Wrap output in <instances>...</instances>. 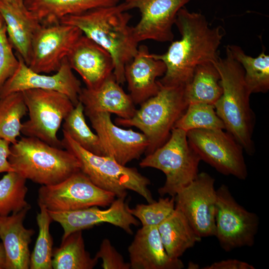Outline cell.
Masks as SVG:
<instances>
[{
	"label": "cell",
	"mask_w": 269,
	"mask_h": 269,
	"mask_svg": "<svg viewBox=\"0 0 269 269\" xmlns=\"http://www.w3.org/2000/svg\"><path fill=\"white\" fill-rule=\"evenodd\" d=\"M66 58L87 88L97 87L113 73L114 61L110 54L84 34L73 45Z\"/></svg>",
	"instance_id": "ac0fdd59"
},
{
	"label": "cell",
	"mask_w": 269,
	"mask_h": 269,
	"mask_svg": "<svg viewBox=\"0 0 269 269\" xmlns=\"http://www.w3.org/2000/svg\"><path fill=\"white\" fill-rule=\"evenodd\" d=\"M62 131L66 133L79 145L88 151L104 156L99 138L88 126L84 113V107L79 101L65 118Z\"/></svg>",
	"instance_id": "f546056e"
},
{
	"label": "cell",
	"mask_w": 269,
	"mask_h": 269,
	"mask_svg": "<svg viewBox=\"0 0 269 269\" xmlns=\"http://www.w3.org/2000/svg\"><path fill=\"white\" fill-rule=\"evenodd\" d=\"M95 258L102 261L103 269H130V263L125 261L123 256L118 252L108 239H104Z\"/></svg>",
	"instance_id": "d590c367"
},
{
	"label": "cell",
	"mask_w": 269,
	"mask_h": 269,
	"mask_svg": "<svg viewBox=\"0 0 269 269\" xmlns=\"http://www.w3.org/2000/svg\"><path fill=\"white\" fill-rule=\"evenodd\" d=\"M79 101L84 106L85 114L106 112L126 119L132 117L136 110L131 97L116 81L113 73L96 88H82Z\"/></svg>",
	"instance_id": "7402d4cb"
},
{
	"label": "cell",
	"mask_w": 269,
	"mask_h": 269,
	"mask_svg": "<svg viewBox=\"0 0 269 269\" xmlns=\"http://www.w3.org/2000/svg\"><path fill=\"white\" fill-rule=\"evenodd\" d=\"M222 93L220 75L212 62L197 66L191 81L185 88L188 104L199 103L214 105Z\"/></svg>",
	"instance_id": "484cf974"
},
{
	"label": "cell",
	"mask_w": 269,
	"mask_h": 269,
	"mask_svg": "<svg viewBox=\"0 0 269 269\" xmlns=\"http://www.w3.org/2000/svg\"><path fill=\"white\" fill-rule=\"evenodd\" d=\"M159 84L157 93L141 104L132 117L126 119L119 117L115 121L118 126L134 127L141 131L149 143L145 155L152 153L167 140L175 123L188 105L185 86Z\"/></svg>",
	"instance_id": "5b68a950"
},
{
	"label": "cell",
	"mask_w": 269,
	"mask_h": 269,
	"mask_svg": "<svg viewBox=\"0 0 269 269\" xmlns=\"http://www.w3.org/2000/svg\"><path fill=\"white\" fill-rule=\"evenodd\" d=\"M5 254L2 243H0V269H5Z\"/></svg>",
	"instance_id": "f35d334b"
},
{
	"label": "cell",
	"mask_w": 269,
	"mask_h": 269,
	"mask_svg": "<svg viewBox=\"0 0 269 269\" xmlns=\"http://www.w3.org/2000/svg\"><path fill=\"white\" fill-rule=\"evenodd\" d=\"M31 207L7 216H0V238L5 254L4 269H29V245L35 233L23 222Z\"/></svg>",
	"instance_id": "44dd1931"
},
{
	"label": "cell",
	"mask_w": 269,
	"mask_h": 269,
	"mask_svg": "<svg viewBox=\"0 0 269 269\" xmlns=\"http://www.w3.org/2000/svg\"><path fill=\"white\" fill-rule=\"evenodd\" d=\"M16 55L19 60L18 66L0 88V98L29 89H42L63 93L69 98L74 106L78 103L81 84L74 74L66 58L59 70L50 75L33 71L19 55L16 53Z\"/></svg>",
	"instance_id": "9a60e30c"
},
{
	"label": "cell",
	"mask_w": 269,
	"mask_h": 269,
	"mask_svg": "<svg viewBox=\"0 0 269 269\" xmlns=\"http://www.w3.org/2000/svg\"><path fill=\"white\" fill-rule=\"evenodd\" d=\"M26 180L16 172L10 171L0 179V216H7L31 207L26 200Z\"/></svg>",
	"instance_id": "4dcf8cb0"
},
{
	"label": "cell",
	"mask_w": 269,
	"mask_h": 269,
	"mask_svg": "<svg viewBox=\"0 0 269 269\" xmlns=\"http://www.w3.org/2000/svg\"><path fill=\"white\" fill-rule=\"evenodd\" d=\"M131 269H181L179 259L167 254L156 226H142L128 247Z\"/></svg>",
	"instance_id": "ffe728a7"
},
{
	"label": "cell",
	"mask_w": 269,
	"mask_h": 269,
	"mask_svg": "<svg viewBox=\"0 0 269 269\" xmlns=\"http://www.w3.org/2000/svg\"><path fill=\"white\" fill-rule=\"evenodd\" d=\"M175 208L174 197H161L147 204H138L130 208V213L138 220L142 226H156L166 219Z\"/></svg>",
	"instance_id": "836d02e7"
},
{
	"label": "cell",
	"mask_w": 269,
	"mask_h": 269,
	"mask_svg": "<svg viewBox=\"0 0 269 269\" xmlns=\"http://www.w3.org/2000/svg\"><path fill=\"white\" fill-rule=\"evenodd\" d=\"M0 14L4 21L13 48L27 65L33 37L41 24L24 3L15 4L0 0Z\"/></svg>",
	"instance_id": "603a6c76"
},
{
	"label": "cell",
	"mask_w": 269,
	"mask_h": 269,
	"mask_svg": "<svg viewBox=\"0 0 269 269\" xmlns=\"http://www.w3.org/2000/svg\"><path fill=\"white\" fill-rule=\"evenodd\" d=\"M63 148L71 152L80 164V171L99 188L113 193L116 197H126L132 190L148 203L154 201L148 188L150 181L135 167L123 165L107 156L98 155L85 149L63 131Z\"/></svg>",
	"instance_id": "8992f818"
},
{
	"label": "cell",
	"mask_w": 269,
	"mask_h": 269,
	"mask_svg": "<svg viewBox=\"0 0 269 269\" xmlns=\"http://www.w3.org/2000/svg\"><path fill=\"white\" fill-rule=\"evenodd\" d=\"M165 71L164 62L154 58L146 45L138 46L136 53L124 69L129 95L135 105H140L157 93L160 86L157 78Z\"/></svg>",
	"instance_id": "d6986e66"
},
{
	"label": "cell",
	"mask_w": 269,
	"mask_h": 269,
	"mask_svg": "<svg viewBox=\"0 0 269 269\" xmlns=\"http://www.w3.org/2000/svg\"><path fill=\"white\" fill-rule=\"evenodd\" d=\"M10 143L0 138V173L13 171L8 158L10 154Z\"/></svg>",
	"instance_id": "74e56055"
},
{
	"label": "cell",
	"mask_w": 269,
	"mask_h": 269,
	"mask_svg": "<svg viewBox=\"0 0 269 269\" xmlns=\"http://www.w3.org/2000/svg\"><path fill=\"white\" fill-rule=\"evenodd\" d=\"M27 114L22 92L0 98V138L15 143L21 134V119Z\"/></svg>",
	"instance_id": "f1b7e54d"
},
{
	"label": "cell",
	"mask_w": 269,
	"mask_h": 269,
	"mask_svg": "<svg viewBox=\"0 0 269 269\" xmlns=\"http://www.w3.org/2000/svg\"><path fill=\"white\" fill-rule=\"evenodd\" d=\"M92 128L98 135L104 156L110 157L126 165L138 159L145 153L148 145L146 136L132 129H124L112 121L111 114L106 112L88 113Z\"/></svg>",
	"instance_id": "2e32d148"
},
{
	"label": "cell",
	"mask_w": 269,
	"mask_h": 269,
	"mask_svg": "<svg viewBox=\"0 0 269 269\" xmlns=\"http://www.w3.org/2000/svg\"><path fill=\"white\" fill-rule=\"evenodd\" d=\"M8 2L15 3V4H22L24 3V0H3Z\"/></svg>",
	"instance_id": "ab89813d"
},
{
	"label": "cell",
	"mask_w": 269,
	"mask_h": 269,
	"mask_svg": "<svg viewBox=\"0 0 269 269\" xmlns=\"http://www.w3.org/2000/svg\"><path fill=\"white\" fill-rule=\"evenodd\" d=\"M83 34L78 27L67 24L41 25L33 37L27 65L37 73L57 72Z\"/></svg>",
	"instance_id": "7c38bea8"
},
{
	"label": "cell",
	"mask_w": 269,
	"mask_h": 269,
	"mask_svg": "<svg viewBox=\"0 0 269 269\" xmlns=\"http://www.w3.org/2000/svg\"><path fill=\"white\" fill-rule=\"evenodd\" d=\"M22 92L28 119L22 123L21 134L63 148L57 135L75 106L71 100L64 94L53 90L29 89Z\"/></svg>",
	"instance_id": "ba28073f"
},
{
	"label": "cell",
	"mask_w": 269,
	"mask_h": 269,
	"mask_svg": "<svg viewBox=\"0 0 269 269\" xmlns=\"http://www.w3.org/2000/svg\"><path fill=\"white\" fill-rule=\"evenodd\" d=\"M215 179L206 172L197 177L174 196L175 207L186 217L201 238L215 236L217 193Z\"/></svg>",
	"instance_id": "4fadbf2b"
},
{
	"label": "cell",
	"mask_w": 269,
	"mask_h": 269,
	"mask_svg": "<svg viewBox=\"0 0 269 269\" xmlns=\"http://www.w3.org/2000/svg\"><path fill=\"white\" fill-rule=\"evenodd\" d=\"M98 262L86 250L82 231L73 232L62 239L60 246L53 250L54 269H92Z\"/></svg>",
	"instance_id": "4316f807"
},
{
	"label": "cell",
	"mask_w": 269,
	"mask_h": 269,
	"mask_svg": "<svg viewBox=\"0 0 269 269\" xmlns=\"http://www.w3.org/2000/svg\"><path fill=\"white\" fill-rule=\"evenodd\" d=\"M8 39L4 21L0 14V89L14 74L19 60Z\"/></svg>",
	"instance_id": "e575fe53"
},
{
	"label": "cell",
	"mask_w": 269,
	"mask_h": 269,
	"mask_svg": "<svg viewBox=\"0 0 269 269\" xmlns=\"http://www.w3.org/2000/svg\"><path fill=\"white\" fill-rule=\"evenodd\" d=\"M125 2L98 7L63 17L59 23L75 26L111 55L113 75L119 84L125 82L124 69L137 52L138 43L129 25L131 15Z\"/></svg>",
	"instance_id": "7a4b0ae2"
},
{
	"label": "cell",
	"mask_w": 269,
	"mask_h": 269,
	"mask_svg": "<svg viewBox=\"0 0 269 269\" xmlns=\"http://www.w3.org/2000/svg\"><path fill=\"white\" fill-rule=\"evenodd\" d=\"M201 161L190 146L186 132L173 128L167 140L146 154L139 165L141 168H154L164 173L165 181L158 193L162 197H174L197 177Z\"/></svg>",
	"instance_id": "52a82bcc"
},
{
	"label": "cell",
	"mask_w": 269,
	"mask_h": 269,
	"mask_svg": "<svg viewBox=\"0 0 269 269\" xmlns=\"http://www.w3.org/2000/svg\"><path fill=\"white\" fill-rule=\"evenodd\" d=\"M157 228L164 249L172 259H179L202 239L183 213L176 207Z\"/></svg>",
	"instance_id": "d4e9b609"
},
{
	"label": "cell",
	"mask_w": 269,
	"mask_h": 269,
	"mask_svg": "<svg viewBox=\"0 0 269 269\" xmlns=\"http://www.w3.org/2000/svg\"><path fill=\"white\" fill-rule=\"evenodd\" d=\"M40 212L36 221L39 233L35 246L30 254L29 269H52L53 239L50 233V225L53 221L47 209L38 205Z\"/></svg>",
	"instance_id": "1f68e13d"
},
{
	"label": "cell",
	"mask_w": 269,
	"mask_h": 269,
	"mask_svg": "<svg viewBox=\"0 0 269 269\" xmlns=\"http://www.w3.org/2000/svg\"><path fill=\"white\" fill-rule=\"evenodd\" d=\"M126 197H117L109 207L105 210L95 206L71 211H48V212L52 220L62 227V239L73 232L103 223L112 224L132 235V226L139 225V222L130 213Z\"/></svg>",
	"instance_id": "e0dca14e"
},
{
	"label": "cell",
	"mask_w": 269,
	"mask_h": 269,
	"mask_svg": "<svg viewBox=\"0 0 269 269\" xmlns=\"http://www.w3.org/2000/svg\"><path fill=\"white\" fill-rule=\"evenodd\" d=\"M175 24L181 38L172 41L164 53L152 55L166 66L164 75L158 80L161 85L186 86L197 66L217 60L225 33L220 26L211 27L202 13L184 7L178 12Z\"/></svg>",
	"instance_id": "6da1fadb"
},
{
	"label": "cell",
	"mask_w": 269,
	"mask_h": 269,
	"mask_svg": "<svg viewBox=\"0 0 269 269\" xmlns=\"http://www.w3.org/2000/svg\"><path fill=\"white\" fill-rule=\"evenodd\" d=\"M191 0H126L128 10L137 8L140 19L132 27L136 41L172 42V27L179 10Z\"/></svg>",
	"instance_id": "5bb4252c"
},
{
	"label": "cell",
	"mask_w": 269,
	"mask_h": 269,
	"mask_svg": "<svg viewBox=\"0 0 269 269\" xmlns=\"http://www.w3.org/2000/svg\"><path fill=\"white\" fill-rule=\"evenodd\" d=\"M233 58L244 70L246 83L251 94L269 90V56L263 50L257 57L247 55L239 46H227Z\"/></svg>",
	"instance_id": "83f0119b"
},
{
	"label": "cell",
	"mask_w": 269,
	"mask_h": 269,
	"mask_svg": "<svg viewBox=\"0 0 269 269\" xmlns=\"http://www.w3.org/2000/svg\"><path fill=\"white\" fill-rule=\"evenodd\" d=\"M203 269H255V267L247 262L237 259H227L214 262L205 266Z\"/></svg>",
	"instance_id": "8d00e7d4"
},
{
	"label": "cell",
	"mask_w": 269,
	"mask_h": 269,
	"mask_svg": "<svg viewBox=\"0 0 269 269\" xmlns=\"http://www.w3.org/2000/svg\"><path fill=\"white\" fill-rule=\"evenodd\" d=\"M8 159L13 171L41 185L58 183L80 171V164L69 151L40 139L22 136L10 146Z\"/></svg>",
	"instance_id": "277c9868"
},
{
	"label": "cell",
	"mask_w": 269,
	"mask_h": 269,
	"mask_svg": "<svg viewBox=\"0 0 269 269\" xmlns=\"http://www.w3.org/2000/svg\"><path fill=\"white\" fill-rule=\"evenodd\" d=\"M187 137L192 148L203 160L225 175L245 180L248 175L242 146L224 130L196 129Z\"/></svg>",
	"instance_id": "30bf717a"
},
{
	"label": "cell",
	"mask_w": 269,
	"mask_h": 269,
	"mask_svg": "<svg viewBox=\"0 0 269 269\" xmlns=\"http://www.w3.org/2000/svg\"><path fill=\"white\" fill-rule=\"evenodd\" d=\"M173 128L187 133L196 129L225 130V126L217 115L214 105L195 103L188 104Z\"/></svg>",
	"instance_id": "d6a6232c"
},
{
	"label": "cell",
	"mask_w": 269,
	"mask_h": 269,
	"mask_svg": "<svg viewBox=\"0 0 269 269\" xmlns=\"http://www.w3.org/2000/svg\"><path fill=\"white\" fill-rule=\"evenodd\" d=\"M116 197L95 185L80 171L58 183L41 185L37 201L48 211L65 212L95 206L108 207Z\"/></svg>",
	"instance_id": "8fae6325"
},
{
	"label": "cell",
	"mask_w": 269,
	"mask_h": 269,
	"mask_svg": "<svg viewBox=\"0 0 269 269\" xmlns=\"http://www.w3.org/2000/svg\"><path fill=\"white\" fill-rule=\"evenodd\" d=\"M215 236L225 252L252 247L259 226L255 213L239 204L229 187L222 184L217 189Z\"/></svg>",
	"instance_id": "9c48e42d"
},
{
	"label": "cell",
	"mask_w": 269,
	"mask_h": 269,
	"mask_svg": "<svg viewBox=\"0 0 269 269\" xmlns=\"http://www.w3.org/2000/svg\"><path fill=\"white\" fill-rule=\"evenodd\" d=\"M214 64L220 75L222 93L214 105L225 130L250 155L255 152L253 134L255 116L251 109V93L246 83L244 70L232 56L228 47L224 58L219 56Z\"/></svg>",
	"instance_id": "3957f363"
},
{
	"label": "cell",
	"mask_w": 269,
	"mask_h": 269,
	"mask_svg": "<svg viewBox=\"0 0 269 269\" xmlns=\"http://www.w3.org/2000/svg\"><path fill=\"white\" fill-rule=\"evenodd\" d=\"M120 0H24L26 7L41 25L59 23L64 17L98 7L113 6Z\"/></svg>",
	"instance_id": "cb8c5ba5"
}]
</instances>
